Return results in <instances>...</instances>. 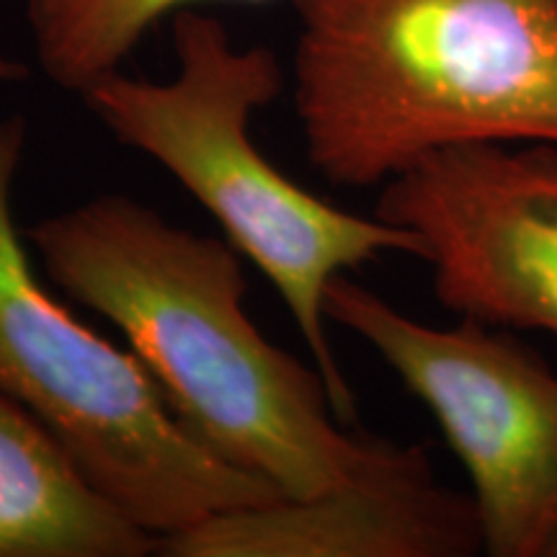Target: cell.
Masks as SVG:
<instances>
[{"instance_id":"8","label":"cell","mask_w":557,"mask_h":557,"mask_svg":"<svg viewBox=\"0 0 557 557\" xmlns=\"http://www.w3.org/2000/svg\"><path fill=\"white\" fill-rule=\"evenodd\" d=\"M160 540L83 475L54 434L0 389V557H145Z\"/></svg>"},{"instance_id":"4","label":"cell","mask_w":557,"mask_h":557,"mask_svg":"<svg viewBox=\"0 0 557 557\" xmlns=\"http://www.w3.org/2000/svg\"><path fill=\"white\" fill-rule=\"evenodd\" d=\"M26 139V116L0 120V389L52 431L103 498L158 540L282 498L212 455L135 354L41 284L13 222Z\"/></svg>"},{"instance_id":"7","label":"cell","mask_w":557,"mask_h":557,"mask_svg":"<svg viewBox=\"0 0 557 557\" xmlns=\"http://www.w3.org/2000/svg\"><path fill=\"white\" fill-rule=\"evenodd\" d=\"M171 557H468L483 553L475 504L398 444L382 468L315 498L238 508L160 540Z\"/></svg>"},{"instance_id":"3","label":"cell","mask_w":557,"mask_h":557,"mask_svg":"<svg viewBox=\"0 0 557 557\" xmlns=\"http://www.w3.org/2000/svg\"><path fill=\"white\" fill-rule=\"evenodd\" d=\"M171 41L176 73L169 81L116 70L81 99L116 143L150 158L184 186L230 246L269 278L323 374L341 421L354 423L357 398L331 346L325 292L336 276L385 253L418 259V240L377 214L364 218L320 199L256 145L253 114L284 88L274 50L240 47L199 5L173 13Z\"/></svg>"},{"instance_id":"1","label":"cell","mask_w":557,"mask_h":557,"mask_svg":"<svg viewBox=\"0 0 557 557\" xmlns=\"http://www.w3.org/2000/svg\"><path fill=\"white\" fill-rule=\"evenodd\" d=\"M29 240L54 287L122 333L178 421L282 498L361 483L398 449L348 431L320 369L263 336L227 240L120 191L47 214Z\"/></svg>"},{"instance_id":"9","label":"cell","mask_w":557,"mask_h":557,"mask_svg":"<svg viewBox=\"0 0 557 557\" xmlns=\"http://www.w3.org/2000/svg\"><path fill=\"white\" fill-rule=\"evenodd\" d=\"M205 3L212 0H26V21L41 73L67 94L83 96L124 70L152 26Z\"/></svg>"},{"instance_id":"5","label":"cell","mask_w":557,"mask_h":557,"mask_svg":"<svg viewBox=\"0 0 557 557\" xmlns=\"http://www.w3.org/2000/svg\"><path fill=\"white\" fill-rule=\"evenodd\" d=\"M351 331L431 410L470 480L493 557H557V372L513 331L459 318L438 329L346 274L325 292Z\"/></svg>"},{"instance_id":"10","label":"cell","mask_w":557,"mask_h":557,"mask_svg":"<svg viewBox=\"0 0 557 557\" xmlns=\"http://www.w3.org/2000/svg\"><path fill=\"white\" fill-rule=\"evenodd\" d=\"M32 75L26 62H21L11 54L0 52V86H11V83H24Z\"/></svg>"},{"instance_id":"6","label":"cell","mask_w":557,"mask_h":557,"mask_svg":"<svg viewBox=\"0 0 557 557\" xmlns=\"http://www.w3.org/2000/svg\"><path fill=\"white\" fill-rule=\"evenodd\" d=\"M374 214L418 240L444 310L557 336V145L434 152L380 186Z\"/></svg>"},{"instance_id":"2","label":"cell","mask_w":557,"mask_h":557,"mask_svg":"<svg viewBox=\"0 0 557 557\" xmlns=\"http://www.w3.org/2000/svg\"><path fill=\"white\" fill-rule=\"evenodd\" d=\"M305 156L372 189L434 152L557 145V0H292Z\"/></svg>"}]
</instances>
